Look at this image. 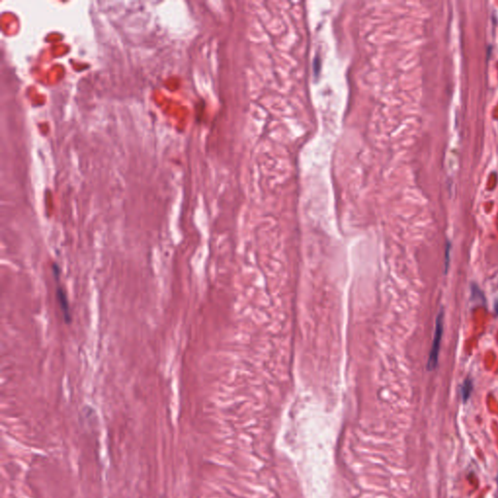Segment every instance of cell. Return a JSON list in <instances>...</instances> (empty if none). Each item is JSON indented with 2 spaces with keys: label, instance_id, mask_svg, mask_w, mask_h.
<instances>
[{
  "label": "cell",
  "instance_id": "cell-2",
  "mask_svg": "<svg viewBox=\"0 0 498 498\" xmlns=\"http://www.w3.org/2000/svg\"><path fill=\"white\" fill-rule=\"evenodd\" d=\"M56 282H57L56 298H57L58 303L60 305V308L62 310L65 322L66 324H70L72 322V315H71L69 301L67 299V295H66L64 287L60 283V281H57Z\"/></svg>",
  "mask_w": 498,
  "mask_h": 498
},
{
  "label": "cell",
  "instance_id": "cell-5",
  "mask_svg": "<svg viewBox=\"0 0 498 498\" xmlns=\"http://www.w3.org/2000/svg\"><path fill=\"white\" fill-rule=\"evenodd\" d=\"M495 310H496V312L498 314V301L496 303V304H495Z\"/></svg>",
  "mask_w": 498,
  "mask_h": 498
},
{
  "label": "cell",
  "instance_id": "cell-1",
  "mask_svg": "<svg viewBox=\"0 0 498 498\" xmlns=\"http://www.w3.org/2000/svg\"><path fill=\"white\" fill-rule=\"evenodd\" d=\"M444 330V312L443 309L440 310L437 318H436V327L434 332V338L432 343V347L429 353V358L427 361V369L428 371H433L438 365V357L441 346V340L443 336Z\"/></svg>",
  "mask_w": 498,
  "mask_h": 498
},
{
  "label": "cell",
  "instance_id": "cell-3",
  "mask_svg": "<svg viewBox=\"0 0 498 498\" xmlns=\"http://www.w3.org/2000/svg\"><path fill=\"white\" fill-rule=\"evenodd\" d=\"M460 391H461V397H462L463 402H466L469 399L472 391H473V384H472V382L470 380H468V379L465 380V382L461 386Z\"/></svg>",
  "mask_w": 498,
  "mask_h": 498
},
{
  "label": "cell",
  "instance_id": "cell-6",
  "mask_svg": "<svg viewBox=\"0 0 498 498\" xmlns=\"http://www.w3.org/2000/svg\"></svg>",
  "mask_w": 498,
  "mask_h": 498
},
{
  "label": "cell",
  "instance_id": "cell-4",
  "mask_svg": "<svg viewBox=\"0 0 498 498\" xmlns=\"http://www.w3.org/2000/svg\"><path fill=\"white\" fill-rule=\"evenodd\" d=\"M451 243L448 242L447 243V246H446V251H445V263H446V266H445V273L447 274L448 270H449V264H450V251H451Z\"/></svg>",
  "mask_w": 498,
  "mask_h": 498
}]
</instances>
